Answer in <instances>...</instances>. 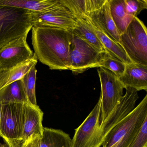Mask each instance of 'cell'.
Wrapping results in <instances>:
<instances>
[{
  "mask_svg": "<svg viewBox=\"0 0 147 147\" xmlns=\"http://www.w3.org/2000/svg\"><path fill=\"white\" fill-rule=\"evenodd\" d=\"M126 13L133 17H137L140 13L147 9V0H124Z\"/></svg>",
  "mask_w": 147,
  "mask_h": 147,
  "instance_id": "obj_23",
  "label": "cell"
},
{
  "mask_svg": "<svg viewBox=\"0 0 147 147\" xmlns=\"http://www.w3.org/2000/svg\"><path fill=\"white\" fill-rule=\"evenodd\" d=\"M147 117V95L136 107L134 111L114 126L104 138L101 146L111 147L127 132L137 125H142Z\"/></svg>",
  "mask_w": 147,
  "mask_h": 147,
  "instance_id": "obj_10",
  "label": "cell"
},
{
  "mask_svg": "<svg viewBox=\"0 0 147 147\" xmlns=\"http://www.w3.org/2000/svg\"><path fill=\"white\" fill-rule=\"evenodd\" d=\"M4 147H9L8 146H7V144H5V146H4Z\"/></svg>",
  "mask_w": 147,
  "mask_h": 147,
  "instance_id": "obj_27",
  "label": "cell"
},
{
  "mask_svg": "<svg viewBox=\"0 0 147 147\" xmlns=\"http://www.w3.org/2000/svg\"><path fill=\"white\" fill-rule=\"evenodd\" d=\"M84 12L112 40L119 44L120 34L111 16L110 0H85Z\"/></svg>",
  "mask_w": 147,
  "mask_h": 147,
  "instance_id": "obj_9",
  "label": "cell"
},
{
  "mask_svg": "<svg viewBox=\"0 0 147 147\" xmlns=\"http://www.w3.org/2000/svg\"><path fill=\"white\" fill-rule=\"evenodd\" d=\"M31 11L0 6V50L32 29Z\"/></svg>",
  "mask_w": 147,
  "mask_h": 147,
  "instance_id": "obj_2",
  "label": "cell"
},
{
  "mask_svg": "<svg viewBox=\"0 0 147 147\" xmlns=\"http://www.w3.org/2000/svg\"><path fill=\"white\" fill-rule=\"evenodd\" d=\"M43 112L38 105H34L29 102L24 104V118L21 137L22 144L33 135L41 138L43 131Z\"/></svg>",
  "mask_w": 147,
  "mask_h": 147,
  "instance_id": "obj_13",
  "label": "cell"
},
{
  "mask_svg": "<svg viewBox=\"0 0 147 147\" xmlns=\"http://www.w3.org/2000/svg\"><path fill=\"white\" fill-rule=\"evenodd\" d=\"M69 135L61 130L44 127L39 147H72Z\"/></svg>",
  "mask_w": 147,
  "mask_h": 147,
  "instance_id": "obj_17",
  "label": "cell"
},
{
  "mask_svg": "<svg viewBox=\"0 0 147 147\" xmlns=\"http://www.w3.org/2000/svg\"><path fill=\"white\" fill-rule=\"evenodd\" d=\"M119 78L125 89L147 91V66L133 63L127 64L124 73Z\"/></svg>",
  "mask_w": 147,
  "mask_h": 147,
  "instance_id": "obj_14",
  "label": "cell"
},
{
  "mask_svg": "<svg viewBox=\"0 0 147 147\" xmlns=\"http://www.w3.org/2000/svg\"><path fill=\"white\" fill-rule=\"evenodd\" d=\"M73 14L76 23L75 28L72 30L73 33L87 42L99 52L109 53L93 31L90 29L85 19L79 14Z\"/></svg>",
  "mask_w": 147,
  "mask_h": 147,
  "instance_id": "obj_16",
  "label": "cell"
},
{
  "mask_svg": "<svg viewBox=\"0 0 147 147\" xmlns=\"http://www.w3.org/2000/svg\"><path fill=\"white\" fill-rule=\"evenodd\" d=\"M24 104L2 105L0 128L2 138L9 147H20L22 144Z\"/></svg>",
  "mask_w": 147,
  "mask_h": 147,
  "instance_id": "obj_5",
  "label": "cell"
},
{
  "mask_svg": "<svg viewBox=\"0 0 147 147\" xmlns=\"http://www.w3.org/2000/svg\"><path fill=\"white\" fill-rule=\"evenodd\" d=\"M33 26H52L72 30L75 28L76 21L73 13L61 3L46 11H32Z\"/></svg>",
  "mask_w": 147,
  "mask_h": 147,
  "instance_id": "obj_8",
  "label": "cell"
},
{
  "mask_svg": "<svg viewBox=\"0 0 147 147\" xmlns=\"http://www.w3.org/2000/svg\"><path fill=\"white\" fill-rule=\"evenodd\" d=\"M119 44L133 63L147 66V30L135 17L120 36Z\"/></svg>",
  "mask_w": 147,
  "mask_h": 147,
  "instance_id": "obj_3",
  "label": "cell"
},
{
  "mask_svg": "<svg viewBox=\"0 0 147 147\" xmlns=\"http://www.w3.org/2000/svg\"><path fill=\"white\" fill-rule=\"evenodd\" d=\"M26 34L0 50V69L15 67L33 58L34 54L28 45Z\"/></svg>",
  "mask_w": 147,
  "mask_h": 147,
  "instance_id": "obj_11",
  "label": "cell"
},
{
  "mask_svg": "<svg viewBox=\"0 0 147 147\" xmlns=\"http://www.w3.org/2000/svg\"><path fill=\"white\" fill-rule=\"evenodd\" d=\"M28 102L21 78L0 90V104L2 105Z\"/></svg>",
  "mask_w": 147,
  "mask_h": 147,
  "instance_id": "obj_15",
  "label": "cell"
},
{
  "mask_svg": "<svg viewBox=\"0 0 147 147\" xmlns=\"http://www.w3.org/2000/svg\"><path fill=\"white\" fill-rule=\"evenodd\" d=\"M38 62L34 55L32 59L9 69H0V90L7 85L20 80Z\"/></svg>",
  "mask_w": 147,
  "mask_h": 147,
  "instance_id": "obj_19",
  "label": "cell"
},
{
  "mask_svg": "<svg viewBox=\"0 0 147 147\" xmlns=\"http://www.w3.org/2000/svg\"><path fill=\"white\" fill-rule=\"evenodd\" d=\"M126 65L119 59L108 53L100 63L99 67L108 69L119 78L124 73Z\"/></svg>",
  "mask_w": 147,
  "mask_h": 147,
  "instance_id": "obj_22",
  "label": "cell"
},
{
  "mask_svg": "<svg viewBox=\"0 0 147 147\" xmlns=\"http://www.w3.org/2000/svg\"><path fill=\"white\" fill-rule=\"evenodd\" d=\"M36 66H34L21 78L28 101L35 106L38 105L36 94Z\"/></svg>",
  "mask_w": 147,
  "mask_h": 147,
  "instance_id": "obj_21",
  "label": "cell"
},
{
  "mask_svg": "<svg viewBox=\"0 0 147 147\" xmlns=\"http://www.w3.org/2000/svg\"><path fill=\"white\" fill-rule=\"evenodd\" d=\"M2 105L0 104V120H1V108H2ZM0 137H2V134L1 131V128H0Z\"/></svg>",
  "mask_w": 147,
  "mask_h": 147,
  "instance_id": "obj_25",
  "label": "cell"
},
{
  "mask_svg": "<svg viewBox=\"0 0 147 147\" xmlns=\"http://www.w3.org/2000/svg\"><path fill=\"white\" fill-rule=\"evenodd\" d=\"M110 9L113 22L121 35L124 32L134 17L126 13L124 0H110Z\"/></svg>",
  "mask_w": 147,
  "mask_h": 147,
  "instance_id": "obj_20",
  "label": "cell"
},
{
  "mask_svg": "<svg viewBox=\"0 0 147 147\" xmlns=\"http://www.w3.org/2000/svg\"><path fill=\"white\" fill-rule=\"evenodd\" d=\"M34 55L50 69L68 70L72 30L52 26H32Z\"/></svg>",
  "mask_w": 147,
  "mask_h": 147,
  "instance_id": "obj_1",
  "label": "cell"
},
{
  "mask_svg": "<svg viewBox=\"0 0 147 147\" xmlns=\"http://www.w3.org/2000/svg\"><path fill=\"white\" fill-rule=\"evenodd\" d=\"M125 90V94L120 99L118 104L100 124V133L103 141L109 131L129 115L136 108V102L139 98L138 92L131 88H127Z\"/></svg>",
  "mask_w": 147,
  "mask_h": 147,
  "instance_id": "obj_12",
  "label": "cell"
},
{
  "mask_svg": "<svg viewBox=\"0 0 147 147\" xmlns=\"http://www.w3.org/2000/svg\"><path fill=\"white\" fill-rule=\"evenodd\" d=\"M98 73L101 85V124L118 104L125 87L119 77L108 69L100 67Z\"/></svg>",
  "mask_w": 147,
  "mask_h": 147,
  "instance_id": "obj_6",
  "label": "cell"
},
{
  "mask_svg": "<svg viewBox=\"0 0 147 147\" xmlns=\"http://www.w3.org/2000/svg\"><path fill=\"white\" fill-rule=\"evenodd\" d=\"M101 100L99 98L96 105L86 118L76 129L72 140V147H100L103 138L100 131Z\"/></svg>",
  "mask_w": 147,
  "mask_h": 147,
  "instance_id": "obj_7",
  "label": "cell"
},
{
  "mask_svg": "<svg viewBox=\"0 0 147 147\" xmlns=\"http://www.w3.org/2000/svg\"><path fill=\"white\" fill-rule=\"evenodd\" d=\"M107 54L99 52L72 32L68 70L74 74H79L92 68L99 67Z\"/></svg>",
  "mask_w": 147,
  "mask_h": 147,
  "instance_id": "obj_4",
  "label": "cell"
},
{
  "mask_svg": "<svg viewBox=\"0 0 147 147\" xmlns=\"http://www.w3.org/2000/svg\"><path fill=\"white\" fill-rule=\"evenodd\" d=\"M128 147H147V117L144 119L136 137Z\"/></svg>",
  "mask_w": 147,
  "mask_h": 147,
  "instance_id": "obj_24",
  "label": "cell"
},
{
  "mask_svg": "<svg viewBox=\"0 0 147 147\" xmlns=\"http://www.w3.org/2000/svg\"><path fill=\"white\" fill-rule=\"evenodd\" d=\"M116 144H114V145H113V146H112L111 147H116Z\"/></svg>",
  "mask_w": 147,
  "mask_h": 147,
  "instance_id": "obj_28",
  "label": "cell"
},
{
  "mask_svg": "<svg viewBox=\"0 0 147 147\" xmlns=\"http://www.w3.org/2000/svg\"><path fill=\"white\" fill-rule=\"evenodd\" d=\"M59 2V0H0V6L42 12L53 8Z\"/></svg>",
  "mask_w": 147,
  "mask_h": 147,
  "instance_id": "obj_18",
  "label": "cell"
},
{
  "mask_svg": "<svg viewBox=\"0 0 147 147\" xmlns=\"http://www.w3.org/2000/svg\"><path fill=\"white\" fill-rule=\"evenodd\" d=\"M5 144H2L0 142V147H4Z\"/></svg>",
  "mask_w": 147,
  "mask_h": 147,
  "instance_id": "obj_26",
  "label": "cell"
}]
</instances>
